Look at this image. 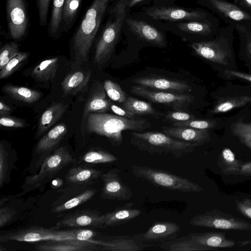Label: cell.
<instances>
[{
    "instance_id": "b9f144b4",
    "label": "cell",
    "mask_w": 251,
    "mask_h": 251,
    "mask_svg": "<svg viewBox=\"0 0 251 251\" xmlns=\"http://www.w3.org/2000/svg\"><path fill=\"white\" fill-rule=\"evenodd\" d=\"M28 55V52H20L11 59L0 69V78L7 77L14 73L27 58Z\"/></svg>"
},
{
    "instance_id": "3957f363",
    "label": "cell",
    "mask_w": 251,
    "mask_h": 251,
    "mask_svg": "<svg viewBox=\"0 0 251 251\" xmlns=\"http://www.w3.org/2000/svg\"><path fill=\"white\" fill-rule=\"evenodd\" d=\"M151 126L146 119H131L105 113H90L87 116V130L106 137L113 146L123 141L122 131L131 130L142 132Z\"/></svg>"
},
{
    "instance_id": "4dcf8cb0",
    "label": "cell",
    "mask_w": 251,
    "mask_h": 251,
    "mask_svg": "<svg viewBox=\"0 0 251 251\" xmlns=\"http://www.w3.org/2000/svg\"><path fill=\"white\" fill-rule=\"evenodd\" d=\"M160 247L165 250L172 251H207L217 250L201 246L192 240L188 236L176 240L163 242Z\"/></svg>"
},
{
    "instance_id": "9c48e42d",
    "label": "cell",
    "mask_w": 251,
    "mask_h": 251,
    "mask_svg": "<svg viewBox=\"0 0 251 251\" xmlns=\"http://www.w3.org/2000/svg\"><path fill=\"white\" fill-rule=\"evenodd\" d=\"M7 26L10 36L20 40L27 34L29 25L28 4L26 0H6Z\"/></svg>"
},
{
    "instance_id": "cb8c5ba5",
    "label": "cell",
    "mask_w": 251,
    "mask_h": 251,
    "mask_svg": "<svg viewBox=\"0 0 251 251\" xmlns=\"http://www.w3.org/2000/svg\"><path fill=\"white\" fill-rule=\"evenodd\" d=\"M91 72L75 71L67 75L61 85L65 95H75L86 88Z\"/></svg>"
},
{
    "instance_id": "9a60e30c",
    "label": "cell",
    "mask_w": 251,
    "mask_h": 251,
    "mask_svg": "<svg viewBox=\"0 0 251 251\" xmlns=\"http://www.w3.org/2000/svg\"><path fill=\"white\" fill-rule=\"evenodd\" d=\"M133 82L143 87L168 92L187 93L192 91V87L186 82L156 77H138Z\"/></svg>"
},
{
    "instance_id": "603a6c76",
    "label": "cell",
    "mask_w": 251,
    "mask_h": 251,
    "mask_svg": "<svg viewBox=\"0 0 251 251\" xmlns=\"http://www.w3.org/2000/svg\"><path fill=\"white\" fill-rule=\"evenodd\" d=\"M133 206L132 202H128L105 214L104 227L121 225L139 216L141 211Z\"/></svg>"
},
{
    "instance_id": "f1b7e54d",
    "label": "cell",
    "mask_w": 251,
    "mask_h": 251,
    "mask_svg": "<svg viewBox=\"0 0 251 251\" xmlns=\"http://www.w3.org/2000/svg\"><path fill=\"white\" fill-rule=\"evenodd\" d=\"M14 155L2 142L0 143V188L10 180V175L16 162Z\"/></svg>"
},
{
    "instance_id": "816d5d0a",
    "label": "cell",
    "mask_w": 251,
    "mask_h": 251,
    "mask_svg": "<svg viewBox=\"0 0 251 251\" xmlns=\"http://www.w3.org/2000/svg\"><path fill=\"white\" fill-rule=\"evenodd\" d=\"M110 109L116 115L125 117L129 119H134L135 115L132 112L128 111L124 108H121L116 105L113 104L110 102Z\"/></svg>"
},
{
    "instance_id": "1f68e13d",
    "label": "cell",
    "mask_w": 251,
    "mask_h": 251,
    "mask_svg": "<svg viewBox=\"0 0 251 251\" xmlns=\"http://www.w3.org/2000/svg\"><path fill=\"white\" fill-rule=\"evenodd\" d=\"M244 162L236 159L230 149L225 148L218 158V165L223 174L237 175Z\"/></svg>"
},
{
    "instance_id": "277c9868",
    "label": "cell",
    "mask_w": 251,
    "mask_h": 251,
    "mask_svg": "<svg viewBox=\"0 0 251 251\" xmlns=\"http://www.w3.org/2000/svg\"><path fill=\"white\" fill-rule=\"evenodd\" d=\"M131 135L130 142L132 145L151 154H169L176 158H181L193 152L195 147L199 146L155 131H133Z\"/></svg>"
},
{
    "instance_id": "8fae6325",
    "label": "cell",
    "mask_w": 251,
    "mask_h": 251,
    "mask_svg": "<svg viewBox=\"0 0 251 251\" xmlns=\"http://www.w3.org/2000/svg\"><path fill=\"white\" fill-rule=\"evenodd\" d=\"M104 214L90 209L75 211L66 215L55 226L61 227L84 228V227H104Z\"/></svg>"
},
{
    "instance_id": "d4e9b609",
    "label": "cell",
    "mask_w": 251,
    "mask_h": 251,
    "mask_svg": "<svg viewBox=\"0 0 251 251\" xmlns=\"http://www.w3.org/2000/svg\"><path fill=\"white\" fill-rule=\"evenodd\" d=\"M67 132V127L64 123L56 125L38 141L35 152L38 154H44L52 150Z\"/></svg>"
},
{
    "instance_id": "681fc988",
    "label": "cell",
    "mask_w": 251,
    "mask_h": 251,
    "mask_svg": "<svg viewBox=\"0 0 251 251\" xmlns=\"http://www.w3.org/2000/svg\"><path fill=\"white\" fill-rule=\"evenodd\" d=\"M237 210L243 216L251 219V199H244L236 201Z\"/></svg>"
},
{
    "instance_id": "f907efd6",
    "label": "cell",
    "mask_w": 251,
    "mask_h": 251,
    "mask_svg": "<svg viewBox=\"0 0 251 251\" xmlns=\"http://www.w3.org/2000/svg\"><path fill=\"white\" fill-rule=\"evenodd\" d=\"M16 211L9 207H0V227L1 228L11 221Z\"/></svg>"
},
{
    "instance_id": "7c38bea8",
    "label": "cell",
    "mask_w": 251,
    "mask_h": 251,
    "mask_svg": "<svg viewBox=\"0 0 251 251\" xmlns=\"http://www.w3.org/2000/svg\"><path fill=\"white\" fill-rule=\"evenodd\" d=\"M145 13L153 19L169 21L200 20L206 16L203 12L197 10L162 5L147 7Z\"/></svg>"
},
{
    "instance_id": "7402d4cb",
    "label": "cell",
    "mask_w": 251,
    "mask_h": 251,
    "mask_svg": "<svg viewBox=\"0 0 251 251\" xmlns=\"http://www.w3.org/2000/svg\"><path fill=\"white\" fill-rule=\"evenodd\" d=\"M102 174L100 171L91 168L73 167L66 175L65 180L72 186L91 184L101 177Z\"/></svg>"
},
{
    "instance_id": "94428289",
    "label": "cell",
    "mask_w": 251,
    "mask_h": 251,
    "mask_svg": "<svg viewBox=\"0 0 251 251\" xmlns=\"http://www.w3.org/2000/svg\"><path fill=\"white\" fill-rule=\"evenodd\" d=\"M245 4L251 8V0H242Z\"/></svg>"
},
{
    "instance_id": "db71d44e",
    "label": "cell",
    "mask_w": 251,
    "mask_h": 251,
    "mask_svg": "<svg viewBox=\"0 0 251 251\" xmlns=\"http://www.w3.org/2000/svg\"><path fill=\"white\" fill-rule=\"evenodd\" d=\"M237 175L244 176H251V161L244 162L241 166Z\"/></svg>"
},
{
    "instance_id": "d6a6232c",
    "label": "cell",
    "mask_w": 251,
    "mask_h": 251,
    "mask_svg": "<svg viewBox=\"0 0 251 251\" xmlns=\"http://www.w3.org/2000/svg\"><path fill=\"white\" fill-rule=\"evenodd\" d=\"M213 7L226 17L234 20L243 21L251 19V16L239 7L222 0H209Z\"/></svg>"
},
{
    "instance_id": "6da1fadb",
    "label": "cell",
    "mask_w": 251,
    "mask_h": 251,
    "mask_svg": "<svg viewBox=\"0 0 251 251\" xmlns=\"http://www.w3.org/2000/svg\"><path fill=\"white\" fill-rule=\"evenodd\" d=\"M112 0H93L70 40L76 61L85 63Z\"/></svg>"
},
{
    "instance_id": "74e56055",
    "label": "cell",
    "mask_w": 251,
    "mask_h": 251,
    "mask_svg": "<svg viewBox=\"0 0 251 251\" xmlns=\"http://www.w3.org/2000/svg\"><path fill=\"white\" fill-rule=\"evenodd\" d=\"M102 251H133L140 250V246L131 239L119 238L110 241H101Z\"/></svg>"
},
{
    "instance_id": "7bdbcfd3",
    "label": "cell",
    "mask_w": 251,
    "mask_h": 251,
    "mask_svg": "<svg viewBox=\"0 0 251 251\" xmlns=\"http://www.w3.org/2000/svg\"><path fill=\"white\" fill-rule=\"evenodd\" d=\"M103 88L108 97L112 100L123 103L126 100V94L121 86L111 80H106L103 83Z\"/></svg>"
},
{
    "instance_id": "7dc6e473",
    "label": "cell",
    "mask_w": 251,
    "mask_h": 251,
    "mask_svg": "<svg viewBox=\"0 0 251 251\" xmlns=\"http://www.w3.org/2000/svg\"><path fill=\"white\" fill-rule=\"evenodd\" d=\"M194 116L182 111H171L165 116V118L169 121L178 122L193 119Z\"/></svg>"
},
{
    "instance_id": "7a4b0ae2",
    "label": "cell",
    "mask_w": 251,
    "mask_h": 251,
    "mask_svg": "<svg viewBox=\"0 0 251 251\" xmlns=\"http://www.w3.org/2000/svg\"><path fill=\"white\" fill-rule=\"evenodd\" d=\"M128 0H114L107 11L106 23L95 41L94 63L102 64L111 57L126 18Z\"/></svg>"
},
{
    "instance_id": "f546056e",
    "label": "cell",
    "mask_w": 251,
    "mask_h": 251,
    "mask_svg": "<svg viewBox=\"0 0 251 251\" xmlns=\"http://www.w3.org/2000/svg\"><path fill=\"white\" fill-rule=\"evenodd\" d=\"M2 90L10 97L28 103H32L37 101L41 95L37 91L10 84L3 86Z\"/></svg>"
},
{
    "instance_id": "d6986e66",
    "label": "cell",
    "mask_w": 251,
    "mask_h": 251,
    "mask_svg": "<svg viewBox=\"0 0 251 251\" xmlns=\"http://www.w3.org/2000/svg\"><path fill=\"white\" fill-rule=\"evenodd\" d=\"M189 237L196 243L205 247L215 249L232 248L239 246V242L228 239L225 233L221 232H206L191 233Z\"/></svg>"
},
{
    "instance_id": "83f0119b",
    "label": "cell",
    "mask_w": 251,
    "mask_h": 251,
    "mask_svg": "<svg viewBox=\"0 0 251 251\" xmlns=\"http://www.w3.org/2000/svg\"><path fill=\"white\" fill-rule=\"evenodd\" d=\"M83 0H65L61 20L62 35L68 32L75 22Z\"/></svg>"
},
{
    "instance_id": "2e32d148",
    "label": "cell",
    "mask_w": 251,
    "mask_h": 251,
    "mask_svg": "<svg viewBox=\"0 0 251 251\" xmlns=\"http://www.w3.org/2000/svg\"><path fill=\"white\" fill-rule=\"evenodd\" d=\"M100 241H82L65 240L50 241L39 244L35 249L40 251H88L98 250L97 245L100 246Z\"/></svg>"
},
{
    "instance_id": "5b68a950",
    "label": "cell",
    "mask_w": 251,
    "mask_h": 251,
    "mask_svg": "<svg viewBox=\"0 0 251 251\" xmlns=\"http://www.w3.org/2000/svg\"><path fill=\"white\" fill-rule=\"evenodd\" d=\"M95 231L86 228L62 230L40 226H30L0 235V242L16 241L34 242L40 241L78 240L90 241L96 236Z\"/></svg>"
},
{
    "instance_id": "52a82bcc",
    "label": "cell",
    "mask_w": 251,
    "mask_h": 251,
    "mask_svg": "<svg viewBox=\"0 0 251 251\" xmlns=\"http://www.w3.org/2000/svg\"><path fill=\"white\" fill-rule=\"evenodd\" d=\"M75 161L66 147L57 148L45 158L37 173L26 176L22 187L23 190L27 192L40 187L63 168Z\"/></svg>"
},
{
    "instance_id": "bcb514c9",
    "label": "cell",
    "mask_w": 251,
    "mask_h": 251,
    "mask_svg": "<svg viewBox=\"0 0 251 251\" xmlns=\"http://www.w3.org/2000/svg\"><path fill=\"white\" fill-rule=\"evenodd\" d=\"M51 0H35L38 12L39 25L42 27L47 25Z\"/></svg>"
},
{
    "instance_id": "d590c367",
    "label": "cell",
    "mask_w": 251,
    "mask_h": 251,
    "mask_svg": "<svg viewBox=\"0 0 251 251\" xmlns=\"http://www.w3.org/2000/svg\"><path fill=\"white\" fill-rule=\"evenodd\" d=\"M95 189H89L66 202L53 207L51 209L53 213H60L76 207L90 200L96 193Z\"/></svg>"
},
{
    "instance_id": "e575fe53",
    "label": "cell",
    "mask_w": 251,
    "mask_h": 251,
    "mask_svg": "<svg viewBox=\"0 0 251 251\" xmlns=\"http://www.w3.org/2000/svg\"><path fill=\"white\" fill-rule=\"evenodd\" d=\"M122 106L134 115H150L156 118H159L162 115L154 109L150 103L131 97L126 99Z\"/></svg>"
},
{
    "instance_id": "4fadbf2b",
    "label": "cell",
    "mask_w": 251,
    "mask_h": 251,
    "mask_svg": "<svg viewBox=\"0 0 251 251\" xmlns=\"http://www.w3.org/2000/svg\"><path fill=\"white\" fill-rule=\"evenodd\" d=\"M117 168L109 170L102 174L101 178L103 186L100 197L110 200L127 201L132 196V192L128 185L124 183Z\"/></svg>"
},
{
    "instance_id": "680465c9",
    "label": "cell",
    "mask_w": 251,
    "mask_h": 251,
    "mask_svg": "<svg viewBox=\"0 0 251 251\" xmlns=\"http://www.w3.org/2000/svg\"><path fill=\"white\" fill-rule=\"evenodd\" d=\"M147 0H128V7L130 9L131 8L147 1Z\"/></svg>"
},
{
    "instance_id": "ba28073f",
    "label": "cell",
    "mask_w": 251,
    "mask_h": 251,
    "mask_svg": "<svg viewBox=\"0 0 251 251\" xmlns=\"http://www.w3.org/2000/svg\"><path fill=\"white\" fill-rule=\"evenodd\" d=\"M189 224L194 226L215 229L242 231L251 230V223L216 209L194 216L190 220Z\"/></svg>"
},
{
    "instance_id": "60d3db41",
    "label": "cell",
    "mask_w": 251,
    "mask_h": 251,
    "mask_svg": "<svg viewBox=\"0 0 251 251\" xmlns=\"http://www.w3.org/2000/svg\"><path fill=\"white\" fill-rule=\"evenodd\" d=\"M233 133L251 150V123L237 122L232 127Z\"/></svg>"
},
{
    "instance_id": "ab89813d",
    "label": "cell",
    "mask_w": 251,
    "mask_h": 251,
    "mask_svg": "<svg viewBox=\"0 0 251 251\" xmlns=\"http://www.w3.org/2000/svg\"><path fill=\"white\" fill-rule=\"evenodd\" d=\"M177 26L180 30L190 33L206 34L211 31L209 24L200 21L192 20L179 22Z\"/></svg>"
},
{
    "instance_id": "ee69618b",
    "label": "cell",
    "mask_w": 251,
    "mask_h": 251,
    "mask_svg": "<svg viewBox=\"0 0 251 251\" xmlns=\"http://www.w3.org/2000/svg\"><path fill=\"white\" fill-rule=\"evenodd\" d=\"M19 52V45L17 43H6L0 50V70Z\"/></svg>"
},
{
    "instance_id": "e0dca14e",
    "label": "cell",
    "mask_w": 251,
    "mask_h": 251,
    "mask_svg": "<svg viewBox=\"0 0 251 251\" xmlns=\"http://www.w3.org/2000/svg\"><path fill=\"white\" fill-rule=\"evenodd\" d=\"M162 132L175 139L201 146L209 140L207 129H198L185 126H164Z\"/></svg>"
},
{
    "instance_id": "6f0895ef",
    "label": "cell",
    "mask_w": 251,
    "mask_h": 251,
    "mask_svg": "<svg viewBox=\"0 0 251 251\" xmlns=\"http://www.w3.org/2000/svg\"><path fill=\"white\" fill-rule=\"evenodd\" d=\"M63 180L60 178L54 179L51 183V187L52 189H57L60 188L63 185Z\"/></svg>"
},
{
    "instance_id": "8992f818",
    "label": "cell",
    "mask_w": 251,
    "mask_h": 251,
    "mask_svg": "<svg viewBox=\"0 0 251 251\" xmlns=\"http://www.w3.org/2000/svg\"><path fill=\"white\" fill-rule=\"evenodd\" d=\"M136 177L164 189L183 192H199L202 188L190 179L147 166L130 167Z\"/></svg>"
},
{
    "instance_id": "c3c4849f",
    "label": "cell",
    "mask_w": 251,
    "mask_h": 251,
    "mask_svg": "<svg viewBox=\"0 0 251 251\" xmlns=\"http://www.w3.org/2000/svg\"><path fill=\"white\" fill-rule=\"evenodd\" d=\"M0 125L3 126L17 128H22L25 126L24 121L6 115L0 116Z\"/></svg>"
},
{
    "instance_id": "91938a15",
    "label": "cell",
    "mask_w": 251,
    "mask_h": 251,
    "mask_svg": "<svg viewBox=\"0 0 251 251\" xmlns=\"http://www.w3.org/2000/svg\"><path fill=\"white\" fill-rule=\"evenodd\" d=\"M247 50L250 55H251V37L250 38L247 43Z\"/></svg>"
},
{
    "instance_id": "8d00e7d4",
    "label": "cell",
    "mask_w": 251,
    "mask_h": 251,
    "mask_svg": "<svg viewBox=\"0 0 251 251\" xmlns=\"http://www.w3.org/2000/svg\"><path fill=\"white\" fill-rule=\"evenodd\" d=\"M251 101V98L247 96H238L224 98L219 100L212 112L218 113L227 112L243 106Z\"/></svg>"
},
{
    "instance_id": "f6af8a7d",
    "label": "cell",
    "mask_w": 251,
    "mask_h": 251,
    "mask_svg": "<svg viewBox=\"0 0 251 251\" xmlns=\"http://www.w3.org/2000/svg\"><path fill=\"white\" fill-rule=\"evenodd\" d=\"M216 125L214 121L211 120H190L184 122H175L172 124L175 126L189 127L198 129H207L212 128Z\"/></svg>"
},
{
    "instance_id": "5bb4252c",
    "label": "cell",
    "mask_w": 251,
    "mask_h": 251,
    "mask_svg": "<svg viewBox=\"0 0 251 251\" xmlns=\"http://www.w3.org/2000/svg\"><path fill=\"white\" fill-rule=\"evenodd\" d=\"M125 23L139 39L159 47L165 46V38L163 33L150 24L130 18H126Z\"/></svg>"
},
{
    "instance_id": "4316f807",
    "label": "cell",
    "mask_w": 251,
    "mask_h": 251,
    "mask_svg": "<svg viewBox=\"0 0 251 251\" xmlns=\"http://www.w3.org/2000/svg\"><path fill=\"white\" fill-rule=\"evenodd\" d=\"M59 57H55L43 60L37 65L31 72L36 80L46 82L54 78L59 66Z\"/></svg>"
},
{
    "instance_id": "11a10c76",
    "label": "cell",
    "mask_w": 251,
    "mask_h": 251,
    "mask_svg": "<svg viewBox=\"0 0 251 251\" xmlns=\"http://www.w3.org/2000/svg\"><path fill=\"white\" fill-rule=\"evenodd\" d=\"M26 193L25 191H23L22 193L14 195H9L1 196L0 199V206H2L3 204L8 201H9L12 200L14 198H16L20 196H22Z\"/></svg>"
},
{
    "instance_id": "f35d334b",
    "label": "cell",
    "mask_w": 251,
    "mask_h": 251,
    "mask_svg": "<svg viewBox=\"0 0 251 251\" xmlns=\"http://www.w3.org/2000/svg\"><path fill=\"white\" fill-rule=\"evenodd\" d=\"M83 161L91 164H102L116 161L118 158L113 154L101 149H93L82 156Z\"/></svg>"
},
{
    "instance_id": "30bf717a",
    "label": "cell",
    "mask_w": 251,
    "mask_h": 251,
    "mask_svg": "<svg viewBox=\"0 0 251 251\" xmlns=\"http://www.w3.org/2000/svg\"><path fill=\"white\" fill-rule=\"evenodd\" d=\"M130 91L133 94L153 102L171 106L176 110L187 107L194 100V97L188 94L153 91L140 85L132 86Z\"/></svg>"
},
{
    "instance_id": "484cf974",
    "label": "cell",
    "mask_w": 251,
    "mask_h": 251,
    "mask_svg": "<svg viewBox=\"0 0 251 251\" xmlns=\"http://www.w3.org/2000/svg\"><path fill=\"white\" fill-rule=\"evenodd\" d=\"M66 105L57 102L49 107L42 114L38 123L37 135L40 136L52 126L63 115Z\"/></svg>"
},
{
    "instance_id": "ffe728a7",
    "label": "cell",
    "mask_w": 251,
    "mask_h": 251,
    "mask_svg": "<svg viewBox=\"0 0 251 251\" xmlns=\"http://www.w3.org/2000/svg\"><path fill=\"white\" fill-rule=\"evenodd\" d=\"M180 229V226L173 222H157L142 234V237L144 241L147 242H165L173 239Z\"/></svg>"
},
{
    "instance_id": "9f6ffc18",
    "label": "cell",
    "mask_w": 251,
    "mask_h": 251,
    "mask_svg": "<svg viewBox=\"0 0 251 251\" xmlns=\"http://www.w3.org/2000/svg\"><path fill=\"white\" fill-rule=\"evenodd\" d=\"M11 108L2 101H0V115H6L10 113Z\"/></svg>"
},
{
    "instance_id": "836d02e7",
    "label": "cell",
    "mask_w": 251,
    "mask_h": 251,
    "mask_svg": "<svg viewBox=\"0 0 251 251\" xmlns=\"http://www.w3.org/2000/svg\"><path fill=\"white\" fill-rule=\"evenodd\" d=\"M65 0H52V10L48 24V33L54 39L61 35V26L62 11Z\"/></svg>"
},
{
    "instance_id": "44dd1931",
    "label": "cell",
    "mask_w": 251,
    "mask_h": 251,
    "mask_svg": "<svg viewBox=\"0 0 251 251\" xmlns=\"http://www.w3.org/2000/svg\"><path fill=\"white\" fill-rule=\"evenodd\" d=\"M92 88L85 105L84 118L87 117L90 113H105L110 109V101L107 99L101 84L99 82Z\"/></svg>"
},
{
    "instance_id": "ac0fdd59",
    "label": "cell",
    "mask_w": 251,
    "mask_h": 251,
    "mask_svg": "<svg viewBox=\"0 0 251 251\" xmlns=\"http://www.w3.org/2000/svg\"><path fill=\"white\" fill-rule=\"evenodd\" d=\"M191 47L198 55L208 61L228 64L227 51L216 41L194 43Z\"/></svg>"
},
{
    "instance_id": "6125c7cd",
    "label": "cell",
    "mask_w": 251,
    "mask_h": 251,
    "mask_svg": "<svg viewBox=\"0 0 251 251\" xmlns=\"http://www.w3.org/2000/svg\"></svg>"
},
{
    "instance_id": "f5cc1de1",
    "label": "cell",
    "mask_w": 251,
    "mask_h": 251,
    "mask_svg": "<svg viewBox=\"0 0 251 251\" xmlns=\"http://www.w3.org/2000/svg\"><path fill=\"white\" fill-rule=\"evenodd\" d=\"M225 73L231 76L245 79L251 82V75L232 70H226Z\"/></svg>"
}]
</instances>
